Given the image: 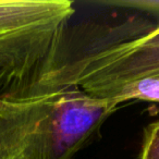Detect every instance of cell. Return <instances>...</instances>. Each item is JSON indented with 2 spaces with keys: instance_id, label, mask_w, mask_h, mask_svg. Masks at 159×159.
<instances>
[{
  "instance_id": "obj_5",
  "label": "cell",
  "mask_w": 159,
  "mask_h": 159,
  "mask_svg": "<svg viewBox=\"0 0 159 159\" xmlns=\"http://www.w3.org/2000/svg\"><path fill=\"white\" fill-rule=\"evenodd\" d=\"M56 93L29 102L22 111L0 118V159H22L40 124L49 116Z\"/></svg>"
},
{
  "instance_id": "obj_9",
  "label": "cell",
  "mask_w": 159,
  "mask_h": 159,
  "mask_svg": "<svg viewBox=\"0 0 159 159\" xmlns=\"http://www.w3.org/2000/svg\"><path fill=\"white\" fill-rule=\"evenodd\" d=\"M29 102H25V104H11V102H6L0 100V118H7L16 115L20 111H22L23 108Z\"/></svg>"
},
{
  "instance_id": "obj_8",
  "label": "cell",
  "mask_w": 159,
  "mask_h": 159,
  "mask_svg": "<svg viewBox=\"0 0 159 159\" xmlns=\"http://www.w3.org/2000/svg\"><path fill=\"white\" fill-rule=\"evenodd\" d=\"M102 3L118 9L134 10L159 16V0H113Z\"/></svg>"
},
{
  "instance_id": "obj_2",
  "label": "cell",
  "mask_w": 159,
  "mask_h": 159,
  "mask_svg": "<svg viewBox=\"0 0 159 159\" xmlns=\"http://www.w3.org/2000/svg\"><path fill=\"white\" fill-rule=\"evenodd\" d=\"M118 107L116 100L93 97L80 89L56 92L52 109L22 159H72Z\"/></svg>"
},
{
  "instance_id": "obj_4",
  "label": "cell",
  "mask_w": 159,
  "mask_h": 159,
  "mask_svg": "<svg viewBox=\"0 0 159 159\" xmlns=\"http://www.w3.org/2000/svg\"><path fill=\"white\" fill-rule=\"evenodd\" d=\"M74 13L69 0H0V34L68 24Z\"/></svg>"
},
{
  "instance_id": "obj_7",
  "label": "cell",
  "mask_w": 159,
  "mask_h": 159,
  "mask_svg": "<svg viewBox=\"0 0 159 159\" xmlns=\"http://www.w3.org/2000/svg\"><path fill=\"white\" fill-rule=\"evenodd\" d=\"M139 159H159V120L148 124L144 130Z\"/></svg>"
},
{
  "instance_id": "obj_1",
  "label": "cell",
  "mask_w": 159,
  "mask_h": 159,
  "mask_svg": "<svg viewBox=\"0 0 159 159\" xmlns=\"http://www.w3.org/2000/svg\"><path fill=\"white\" fill-rule=\"evenodd\" d=\"M146 77L159 79V25L139 36L89 44L81 52L58 56L40 87L45 95L80 89L109 99L121 86Z\"/></svg>"
},
{
  "instance_id": "obj_3",
  "label": "cell",
  "mask_w": 159,
  "mask_h": 159,
  "mask_svg": "<svg viewBox=\"0 0 159 159\" xmlns=\"http://www.w3.org/2000/svg\"><path fill=\"white\" fill-rule=\"evenodd\" d=\"M66 26L0 34V100L25 104L44 97L40 83L57 57Z\"/></svg>"
},
{
  "instance_id": "obj_6",
  "label": "cell",
  "mask_w": 159,
  "mask_h": 159,
  "mask_svg": "<svg viewBox=\"0 0 159 159\" xmlns=\"http://www.w3.org/2000/svg\"><path fill=\"white\" fill-rule=\"evenodd\" d=\"M119 105L132 99L159 102V79L146 77L128 83L121 86L110 96Z\"/></svg>"
}]
</instances>
